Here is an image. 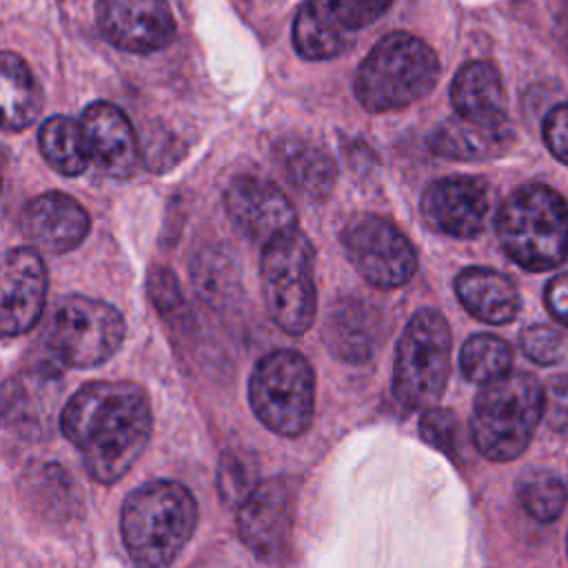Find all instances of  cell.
I'll use <instances>...</instances> for the list:
<instances>
[{
  "mask_svg": "<svg viewBox=\"0 0 568 568\" xmlns=\"http://www.w3.org/2000/svg\"><path fill=\"white\" fill-rule=\"evenodd\" d=\"M459 368L468 382L486 384L513 368V348L497 335H470L459 353Z\"/></svg>",
  "mask_w": 568,
  "mask_h": 568,
  "instance_id": "cell-27",
  "label": "cell"
},
{
  "mask_svg": "<svg viewBox=\"0 0 568 568\" xmlns=\"http://www.w3.org/2000/svg\"><path fill=\"white\" fill-rule=\"evenodd\" d=\"M260 282L266 311L284 333L302 335L313 326L317 313L315 251L300 229L264 244Z\"/></svg>",
  "mask_w": 568,
  "mask_h": 568,
  "instance_id": "cell-6",
  "label": "cell"
},
{
  "mask_svg": "<svg viewBox=\"0 0 568 568\" xmlns=\"http://www.w3.org/2000/svg\"><path fill=\"white\" fill-rule=\"evenodd\" d=\"M60 430L78 448L91 479L113 484L149 442L151 404L133 382H89L64 404Z\"/></svg>",
  "mask_w": 568,
  "mask_h": 568,
  "instance_id": "cell-1",
  "label": "cell"
},
{
  "mask_svg": "<svg viewBox=\"0 0 568 568\" xmlns=\"http://www.w3.org/2000/svg\"><path fill=\"white\" fill-rule=\"evenodd\" d=\"M497 237L506 255L528 271L568 260V204L546 184H524L499 206Z\"/></svg>",
  "mask_w": 568,
  "mask_h": 568,
  "instance_id": "cell-4",
  "label": "cell"
},
{
  "mask_svg": "<svg viewBox=\"0 0 568 568\" xmlns=\"http://www.w3.org/2000/svg\"><path fill=\"white\" fill-rule=\"evenodd\" d=\"M559 40H561V44H564V49L568 53V11L559 20Z\"/></svg>",
  "mask_w": 568,
  "mask_h": 568,
  "instance_id": "cell-36",
  "label": "cell"
},
{
  "mask_svg": "<svg viewBox=\"0 0 568 568\" xmlns=\"http://www.w3.org/2000/svg\"><path fill=\"white\" fill-rule=\"evenodd\" d=\"M450 371V328L435 308H419L404 326L393 364L390 390L404 408H430Z\"/></svg>",
  "mask_w": 568,
  "mask_h": 568,
  "instance_id": "cell-7",
  "label": "cell"
},
{
  "mask_svg": "<svg viewBox=\"0 0 568 568\" xmlns=\"http://www.w3.org/2000/svg\"><path fill=\"white\" fill-rule=\"evenodd\" d=\"M257 484L255 464L248 462L246 455L235 450H226L222 455L217 468V493L224 506H240Z\"/></svg>",
  "mask_w": 568,
  "mask_h": 568,
  "instance_id": "cell-29",
  "label": "cell"
},
{
  "mask_svg": "<svg viewBox=\"0 0 568 568\" xmlns=\"http://www.w3.org/2000/svg\"><path fill=\"white\" fill-rule=\"evenodd\" d=\"M544 417V388L528 373H506L486 382L475 397L470 435L477 450L493 462L519 457Z\"/></svg>",
  "mask_w": 568,
  "mask_h": 568,
  "instance_id": "cell-5",
  "label": "cell"
},
{
  "mask_svg": "<svg viewBox=\"0 0 568 568\" xmlns=\"http://www.w3.org/2000/svg\"><path fill=\"white\" fill-rule=\"evenodd\" d=\"M455 113L481 124H508L499 71L484 60L466 62L450 84Z\"/></svg>",
  "mask_w": 568,
  "mask_h": 568,
  "instance_id": "cell-20",
  "label": "cell"
},
{
  "mask_svg": "<svg viewBox=\"0 0 568 568\" xmlns=\"http://www.w3.org/2000/svg\"><path fill=\"white\" fill-rule=\"evenodd\" d=\"M191 275L200 295L215 308L229 306L240 293L237 262L224 246L202 248L193 257Z\"/></svg>",
  "mask_w": 568,
  "mask_h": 568,
  "instance_id": "cell-26",
  "label": "cell"
},
{
  "mask_svg": "<svg viewBox=\"0 0 568 568\" xmlns=\"http://www.w3.org/2000/svg\"><path fill=\"white\" fill-rule=\"evenodd\" d=\"M248 404L275 435L300 437L308 430L315 408L313 366L293 348L264 355L248 377Z\"/></svg>",
  "mask_w": 568,
  "mask_h": 568,
  "instance_id": "cell-8",
  "label": "cell"
},
{
  "mask_svg": "<svg viewBox=\"0 0 568 568\" xmlns=\"http://www.w3.org/2000/svg\"><path fill=\"white\" fill-rule=\"evenodd\" d=\"M517 497L530 517L552 521L561 515L568 501V490L552 470L530 468L519 477Z\"/></svg>",
  "mask_w": 568,
  "mask_h": 568,
  "instance_id": "cell-28",
  "label": "cell"
},
{
  "mask_svg": "<svg viewBox=\"0 0 568 568\" xmlns=\"http://www.w3.org/2000/svg\"><path fill=\"white\" fill-rule=\"evenodd\" d=\"M80 124L91 151V160L111 178H131L138 169L140 149L129 118L111 102H93Z\"/></svg>",
  "mask_w": 568,
  "mask_h": 568,
  "instance_id": "cell-18",
  "label": "cell"
},
{
  "mask_svg": "<svg viewBox=\"0 0 568 568\" xmlns=\"http://www.w3.org/2000/svg\"><path fill=\"white\" fill-rule=\"evenodd\" d=\"M490 191L477 175H450L430 182L422 195V213L430 229L450 237H475L486 224Z\"/></svg>",
  "mask_w": 568,
  "mask_h": 568,
  "instance_id": "cell-15",
  "label": "cell"
},
{
  "mask_svg": "<svg viewBox=\"0 0 568 568\" xmlns=\"http://www.w3.org/2000/svg\"><path fill=\"white\" fill-rule=\"evenodd\" d=\"M393 0H306L293 22V44L306 60L344 51L348 36L375 22Z\"/></svg>",
  "mask_w": 568,
  "mask_h": 568,
  "instance_id": "cell-11",
  "label": "cell"
},
{
  "mask_svg": "<svg viewBox=\"0 0 568 568\" xmlns=\"http://www.w3.org/2000/svg\"><path fill=\"white\" fill-rule=\"evenodd\" d=\"M240 541L262 561L277 559L291 537L293 497L282 477L260 481L237 506Z\"/></svg>",
  "mask_w": 568,
  "mask_h": 568,
  "instance_id": "cell-12",
  "label": "cell"
},
{
  "mask_svg": "<svg viewBox=\"0 0 568 568\" xmlns=\"http://www.w3.org/2000/svg\"><path fill=\"white\" fill-rule=\"evenodd\" d=\"M224 209L235 229L260 244L297 229V215L291 200L275 182L264 178H235L226 186Z\"/></svg>",
  "mask_w": 568,
  "mask_h": 568,
  "instance_id": "cell-13",
  "label": "cell"
},
{
  "mask_svg": "<svg viewBox=\"0 0 568 568\" xmlns=\"http://www.w3.org/2000/svg\"><path fill=\"white\" fill-rule=\"evenodd\" d=\"M455 293L473 317L488 324H506L519 311L515 284L504 273L486 266L464 268L455 277Z\"/></svg>",
  "mask_w": 568,
  "mask_h": 568,
  "instance_id": "cell-22",
  "label": "cell"
},
{
  "mask_svg": "<svg viewBox=\"0 0 568 568\" xmlns=\"http://www.w3.org/2000/svg\"><path fill=\"white\" fill-rule=\"evenodd\" d=\"M322 335L333 357L364 364L382 339V315L362 297H339L326 313Z\"/></svg>",
  "mask_w": 568,
  "mask_h": 568,
  "instance_id": "cell-19",
  "label": "cell"
},
{
  "mask_svg": "<svg viewBox=\"0 0 568 568\" xmlns=\"http://www.w3.org/2000/svg\"><path fill=\"white\" fill-rule=\"evenodd\" d=\"M546 306L550 315L568 326V273H559L546 286Z\"/></svg>",
  "mask_w": 568,
  "mask_h": 568,
  "instance_id": "cell-35",
  "label": "cell"
},
{
  "mask_svg": "<svg viewBox=\"0 0 568 568\" xmlns=\"http://www.w3.org/2000/svg\"><path fill=\"white\" fill-rule=\"evenodd\" d=\"M437 80L439 60L435 51L417 36L393 31L357 67L353 91L366 111L384 113L422 100Z\"/></svg>",
  "mask_w": 568,
  "mask_h": 568,
  "instance_id": "cell-3",
  "label": "cell"
},
{
  "mask_svg": "<svg viewBox=\"0 0 568 568\" xmlns=\"http://www.w3.org/2000/svg\"><path fill=\"white\" fill-rule=\"evenodd\" d=\"M197 504L191 490L171 479H155L129 493L120 532L129 557L140 566H169L195 532Z\"/></svg>",
  "mask_w": 568,
  "mask_h": 568,
  "instance_id": "cell-2",
  "label": "cell"
},
{
  "mask_svg": "<svg viewBox=\"0 0 568 568\" xmlns=\"http://www.w3.org/2000/svg\"><path fill=\"white\" fill-rule=\"evenodd\" d=\"M519 346L528 359L541 366H550L564 359L568 351V337L548 324H532L521 331Z\"/></svg>",
  "mask_w": 568,
  "mask_h": 568,
  "instance_id": "cell-30",
  "label": "cell"
},
{
  "mask_svg": "<svg viewBox=\"0 0 568 568\" xmlns=\"http://www.w3.org/2000/svg\"><path fill=\"white\" fill-rule=\"evenodd\" d=\"M419 435L442 453L455 455L459 444V422L448 408H426L419 417Z\"/></svg>",
  "mask_w": 568,
  "mask_h": 568,
  "instance_id": "cell-31",
  "label": "cell"
},
{
  "mask_svg": "<svg viewBox=\"0 0 568 568\" xmlns=\"http://www.w3.org/2000/svg\"><path fill=\"white\" fill-rule=\"evenodd\" d=\"M0 87L4 131H22L33 124L42 109V91L27 62L13 51L0 55Z\"/></svg>",
  "mask_w": 568,
  "mask_h": 568,
  "instance_id": "cell-23",
  "label": "cell"
},
{
  "mask_svg": "<svg viewBox=\"0 0 568 568\" xmlns=\"http://www.w3.org/2000/svg\"><path fill=\"white\" fill-rule=\"evenodd\" d=\"M149 295L158 308V313H162L164 320H180V313L184 311V300L182 293L178 288V282L173 277L171 271L158 266L151 268L149 273Z\"/></svg>",
  "mask_w": 568,
  "mask_h": 568,
  "instance_id": "cell-32",
  "label": "cell"
},
{
  "mask_svg": "<svg viewBox=\"0 0 568 568\" xmlns=\"http://www.w3.org/2000/svg\"><path fill=\"white\" fill-rule=\"evenodd\" d=\"M544 419L555 433L568 437V375L552 377L544 388Z\"/></svg>",
  "mask_w": 568,
  "mask_h": 568,
  "instance_id": "cell-33",
  "label": "cell"
},
{
  "mask_svg": "<svg viewBox=\"0 0 568 568\" xmlns=\"http://www.w3.org/2000/svg\"><path fill=\"white\" fill-rule=\"evenodd\" d=\"M282 151V169L300 193L322 200L333 191L337 169L324 149L308 142H284Z\"/></svg>",
  "mask_w": 568,
  "mask_h": 568,
  "instance_id": "cell-25",
  "label": "cell"
},
{
  "mask_svg": "<svg viewBox=\"0 0 568 568\" xmlns=\"http://www.w3.org/2000/svg\"><path fill=\"white\" fill-rule=\"evenodd\" d=\"M98 27L118 49L151 53L175 38V18L166 0H100Z\"/></svg>",
  "mask_w": 568,
  "mask_h": 568,
  "instance_id": "cell-14",
  "label": "cell"
},
{
  "mask_svg": "<svg viewBox=\"0 0 568 568\" xmlns=\"http://www.w3.org/2000/svg\"><path fill=\"white\" fill-rule=\"evenodd\" d=\"M513 142L510 124H481L455 115L428 135L433 153L450 160H488L501 155Z\"/></svg>",
  "mask_w": 568,
  "mask_h": 568,
  "instance_id": "cell-21",
  "label": "cell"
},
{
  "mask_svg": "<svg viewBox=\"0 0 568 568\" xmlns=\"http://www.w3.org/2000/svg\"><path fill=\"white\" fill-rule=\"evenodd\" d=\"M544 140L550 153L568 166V102L557 104L546 113Z\"/></svg>",
  "mask_w": 568,
  "mask_h": 568,
  "instance_id": "cell-34",
  "label": "cell"
},
{
  "mask_svg": "<svg viewBox=\"0 0 568 568\" xmlns=\"http://www.w3.org/2000/svg\"><path fill=\"white\" fill-rule=\"evenodd\" d=\"M91 220L84 206L67 193L49 191L29 200L20 213V231L47 253H67L84 242Z\"/></svg>",
  "mask_w": 568,
  "mask_h": 568,
  "instance_id": "cell-17",
  "label": "cell"
},
{
  "mask_svg": "<svg viewBox=\"0 0 568 568\" xmlns=\"http://www.w3.org/2000/svg\"><path fill=\"white\" fill-rule=\"evenodd\" d=\"M342 246L355 271L377 288L404 286L417 266L410 240L393 222L373 213L346 222Z\"/></svg>",
  "mask_w": 568,
  "mask_h": 568,
  "instance_id": "cell-10",
  "label": "cell"
},
{
  "mask_svg": "<svg viewBox=\"0 0 568 568\" xmlns=\"http://www.w3.org/2000/svg\"><path fill=\"white\" fill-rule=\"evenodd\" d=\"M126 324L118 308L102 300L67 295L53 306L44 344L53 357L73 368H89L106 362L124 342Z\"/></svg>",
  "mask_w": 568,
  "mask_h": 568,
  "instance_id": "cell-9",
  "label": "cell"
},
{
  "mask_svg": "<svg viewBox=\"0 0 568 568\" xmlns=\"http://www.w3.org/2000/svg\"><path fill=\"white\" fill-rule=\"evenodd\" d=\"M47 297V268L38 251L9 248L2 262L0 331L4 337L27 333L42 315Z\"/></svg>",
  "mask_w": 568,
  "mask_h": 568,
  "instance_id": "cell-16",
  "label": "cell"
},
{
  "mask_svg": "<svg viewBox=\"0 0 568 568\" xmlns=\"http://www.w3.org/2000/svg\"><path fill=\"white\" fill-rule=\"evenodd\" d=\"M38 142L47 164L62 175H80L91 160L82 124L67 115L44 120L38 131Z\"/></svg>",
  "mask_w": 568,
  "mask_h": 568,
  "instance_id": "cell-24",
  "label": "cell"
}]
</instances>
